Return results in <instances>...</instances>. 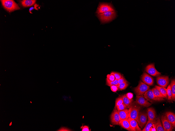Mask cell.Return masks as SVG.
Listing matches in <instances>:
<instances>
[{
    "label": "cell",
    "instance_id": "obj_36",
    "mask_svg": "<svg viewBox=\"0 0 175 131\" xmlns=\"http://www.w3.org/2000/svg\"><path fill=\"white\" fill-rule=\"evenodd\" d=\"M82 131H89V129L87 126H85L83 127Z\"/></svg>",
    "mask_w": 175,
    "mask_h": 131
},
{
    "label": "cell",
    "instance_id": "obj_33",
    "mask_svg": "<svg viewBox=\"0 0 175 131\" xmlns=\"http://www.w3.org/2000/svg\"><path fill=\"white\" fill-rule=\"evenodd\" d=\"M111 91L114 92H116L118 89V86L112 85L110 86Z\"/></svg>",
    "mask_w": 175,
    "mask_h": 131
},
{
    "label": "cell",
    "instance_id": "obj_21",
    "mask_svg": "<svg viewBox=\"0 0 175 131\" xmlns=\"http://www.w3.org/2000/svg\"><path fill=\"white\" fill-rule=\"evenodd\" d=\"M171 89L172 93V99L175 101V79L172 80L170 83Z\"/></svg>",
    "mask_w": 175,
    "mask_h": 131
},
{
    "label": "cell",
    "instance_id": "obj_30",
    "mask_svg": "<svg viewBox=\"0 0 175 131\" xmlns=\"http://www.w3.org/2000/svg\"><path fill=\"white\" fill-rule=\"evenodd\" d=\"M106 84L110 87L112 85L118 86V80L115 79L114 81L112 82L106 81Z\"/></svg>",
    "mask_w": 175,
    "mask_h": 131
},
{
    "label": "cell",
    "instance_id": "obj_25",
    "mask_svg": "<svg viewBox=\"0 0 175 131\" xmlns=\"http://www.w3.org/2000/svg\"><path fill=\"white\" fill-rule=\"evenodd\" d=\"M151 90L155 96L163 98H165V97L160 93L159 90L157 88L154 87L152 88Z\"/></svg>",
    "mask_w": 175,
    "mask_h": 131
},
{
    "label": "cell",
    "instance_id": "obj_7",
    "mask_svg": "<svg viewBox=\"0 0 175 131\" xmlns=\"http://www.w3.org/2000/svg\"><path fill=\"white\" fill-rule=\"evenodd\" d=\"M157 84L164 88L167 87L169 82V79L167 76H158L156 78Z\"/></svg>",
    "mask_w": 175,
    "mask_h": 131
},
{
    "label": "cell",
    "instance_id": "obj_4",
    "mask_svg": "<svg viewBox=\"0 0 175 131\" xmlns=\"http://www.w3.org/2000/svg\"><path fill=\"white\" fill-rule=\"evenodd\" d=\"M150 88L149 86L140 81L138 85L134 88V91L137 95L144 94Z\"/></svg>",
    "mask_w": 175,
    "mask_h": 131
},
{
    "label": "cell",
    "instance_id": "obj_8",
    "mask_svg": "<svg viewBox=\"0 0 175 131\" xmlns=\"http://www.w3.org/2000/svg\"><path fill=\"white\" fill-rule=\"evenodd\" d=\"M147 116V113L145 112H139L137 122L141 128H143L146 123Z\"/></svg>",
    "mask_w": 175,
    "mask_h": 131
},
{
    "label": "cell",
    "instance_id": "obj_12",
    "mask_svg": "<svg viewBox=\"0 0 175 131\" xmlns=\"http://www.w3.org/2000/svg\"><path fill=\"white\" fill-rule=\"evenodd\" d=\"M136 101L139 104L146 107H148L152 105V104L149 103L147 100L145 99L143 95H136Z\"/></svg>",
    "mask_w": 175,
    "mask_h": 131
},
{
    "label": "cell",
    "instance_id": "obj_11",
    "mask_svg": "<svg viewBox=\"0 0 175 131\" xmlns=\"http://www.w3.org/2000/svg\"><path fill=\"white\" fill-rule=\"evenodd\" d=\"M110 119L111 123L112 124H119L121 119L116 109L114 108L111 115Z\"/></svg>",
    "mask_w": 175,
    "mask_h": 131
},
{
    "label": "cell",
    "instance_id": "obj_31",
    "mask_svg": "<svg viewBox=\"0 0 175 131\" xmlns=\"http://www.w3.org/2000/svg\"><path fill=\"white\" fill-rule=\"evenodd\" d=\"M111 73L113 74L115 76L116 79L118 80L120 79L122 76L121 74L119 72H112Z\"/></svg>",
    "mask_w": 175,
    "mask_h": 131
},
{
    "label": "cell",
    "instance_id": "obj_26",
    "mask_svg": "<svg viewBox=\"0 0 175 131\" xmlns=\"http://www.w3.org/2000/svg\"><path fill=\"white\" fill-rule=\"evenodd\" d=\"M129 83L127 81L118 85V90H121L125 89L128 86Z\"/></svg>",
    "mask_w": 175,
    "mask_h": 131
},
{
    "label": "cell",
    "instance_id": "obj_19",
    "mask_svg": "<svg viewBox=\"0 0 175 131\" xmlns=\"http://www.w3.org/2000/svg\"><path fill=\"white\" fill-rule=\"evenodd\" d=\"M36 0H24L20 1L22 6L25 7H30L35 4Z\"/></svg>",
    "mask_w": 175,
    "mask_h": 131
},
{
    "label": "cell",
    "instance_id": "obj_37",
    "mask_svg": "<svg viewBox=\"0 0 175 131\" xmlns=\"http://www.w3.org/2000/svg\"><path fill=\"white\" fill-rule=\"evenodd\" d=\"M34 8L33 7H32L31 8L29 9V12H30Z\"/></svg>",
    "mask_w": 175,
    "mask_h": 131
},
{
    "label": "cell",
    "instance_id": "obj_23",
    "mask_svg": "<svg viewBox=\"0 0 175 131\" xmlns=\"http://www.w3.org/2000/svg\"><path fill=\"white\" fill-rule=\"evenodd\" d=\"M155 87L159 90L160 93L165 97V98H167L166 88L156 85L155 86Z\"/></svg>",
    "mask_w": 175,
    "mask_h": 131
},
{
    "label": "cell",
    "instance_id": "obj_13",
    "mask_svg": "<svg viewBox=\"0 0 175 131\" xmlns=\"http://www.w3.org/2000/svg\"><path fill=\"white\" fill-rule=\"evenodd\" d=\"M141 79L144 83L149 86H152L154 83L153 78L145 72L143 73L141 77Z\"/></svg>",
    "mask_w": 175,
    "mask_h": 131
},
{
    "label": "cell",
    "instance_id": "obj_16",
    "mask_svg": "<svg viewBox=\"0 0 175 131\" xmlns=\"http://www.w3.org/2000/svg\"><path fill=\"white\" fill-rule=\"evenodd\" d=\"M147 114L148 116L147 122L151 121L156 118V111L153 107H150L147 109Z\"/></svg>",
    "mask_w": 175,
    "mask_h": 131
},
{
    "label": "cell",
    "instance_id": "obj_9",
    "mask_svg": "<svg viewBox=\"0 0 175 131\" xmlns=\"http://www.w3.org/2000/svg\"><path fill=\"white\" fill-rule=\"evenodd\" d=\"M145 71L154 76H158L161 74V73L158 71L156 69L154 63L151 64L147 66L145 69Z\"/></svg>",
    "mask_w": 175,
    "mask_h": 131
},
{
    "label": "cell",
    "instance_id": "obj_14",
    "mask_svg": "<svg viewBox=\"0 0 175 131\" xmlns=\"http://www.w3.org/2000/svg\"><path fill=\"white\" fill-rule=\"evenodd\" d=\"M165 115L173 128H174L175 127V114L173 112L168 111L166 112Z\"/></svg>",
    "mask_w": 175,
    "mask_h": 131
},
{
    "label": "cell",
    "instance_id": "obj_32",
    "mask_svg": "<svg viewBox=\"0 0 175 131\" xmlns=\"http://www.w3.org/2000/svg\"><path fill=\"white\" fill-rule=\"evenodd\" d=\"M127 108L126 106L123 103L121 105L118 106L116 108V109L118 111H121Z\"/></svg>",
    "mask_w": 175,
    "mask_h": 131
},
{
    "label": "cell",
    "instance_id": "obj_18",
    "mask_svg": "<svg viewBox=\"0 0 175 131\" xmlns=\"http://www.w3.org/2000/svg\"><path fill=\"white\" fill-rule=\"evenodd\" d=\"M120 119H128L129 118L128 110L125 109L121 111H118Z\"/></svg>",
    "mask_w": 175,
    "mask_h": 131
},
{
    "label": "cell",
    "instance_id": "obj_34",
    "mask_svg": "<svg viewBox=\"0 0 175 131\" xmlns=\"http://www.w3.org/2000/svg\"><path fill=\"white\" fill-rule=\"evenodd\" d=\"M127 81L124 77L122 75L121 78L118 80V85Z\"/></svg>",
    "mask_w": 175,
    "mask_h": 131
},
{
    "label": "cell",
    "instance_id": "obj_15",
    "mask_svg": "<svg viewBox=\"0 0 175 131\" xmlns=\"http://www.w3.org/2000/svg\"><path fill=\"white\" fill-rule=\"evenodd\" d=\"M132 131H140L141 129L139 127L137 122L134 119L130 118H128Z\"/></svg>",
    "mask_w": 175,
    "mask_h": 131
},
{
    "label": "cell",
    "instance_id": "obj_2",
    "mask_svg": "<svg viewBox=\"0 0 175 131\" xmlns=\"http://www.w3.org/2000/svg\"><path fill=\"white\" fill-rule=\"evenodd\" d=\"M138 104L136 101H134L132 103L128 109L129 118L134 119L137 122L141 108Z\"/></svg>",
    "mask_w": 175,
    "mask_h": 131
},
{
    "label": "cell",
    "instance_id": "obj_6",
    "mask_svg": "<svg viewBox=\"0 0 175 131\" xmlns=\"http://www.w3.org/2000/svg\"><path fill=\"white\" fill-rule=\"evenodd\" d=\"M115 11L112 5L110 3H100L96 13L100 14L108 11Z\"/></svg>",
    "mask_w": 175,
    "mask_h": 131
},
{
    "label": "cell",
    "instance_id": "obj_20",
    "mask_svg": "<svg viewBox=\"0 0 175 131\" xmlns=\"http://www.w3.org/2000/svg\"><path fill=\"white\" fill-rule=\"evenodd\" d=\"M122 97L123 103L126 106L127 108H129L133 103V99H129L127 96L126 94L121 96Z\"/></svg>",
    "mask_w": 175,
    "mask_h": 131
},
{
    "label": "cell",
    "instance_id": "obj_28",
    "mask_svg": "<svg viewBox=\"0 0 175 131\" xmlns=\"http://www.w3.org/2000/svg\"><path fill=\"white\" fill-rule=\"evenodd\" d=\"M123 103L122 97L121 96L117 98L115 101L114 108L116 109L118 106L119 105Z\"/></svg>",
    "mask_w": 175,
    "mask_h": 131
},
{
    "label": "cell",
    "instance_id": "obj_27",
    "mask_svg": "<svg viewBox=\"0 0 175 131\" xmlns=\"http://www.w3.org/2000/svg\"><path fill=\"white\" fill-rule=\"evenodd\" d=\"M166 92L169 100L172 99V93L170 85H169L166 89Z\"/></svg>",
    "mask_w": 175,
    "mask_h": 131
},
{
    "label": "cell",
    "instance_id": "obj_17",
    "mask_svg": "<svg viewBox=\"0 0 175 131\" xmlns=\"http://www.w3.org/2000/svg\"><path fill=\"white\" fill-rule=\"evenodd\" d=\"M119 124L123 128L129 131H132L129 121L128 119H121Z\"/></svg>",
    "mask_w": 175,
    "mask_h": 131
},
{
    "label": "cell",
    "instance_id": "obj_35",
    "mask_svg": "<svg viewBox=\"0 0 175 131\" xmlns=\"http://www.w3.org/2000/svg\"><path fill=\"white\" fill-rule=\"evenodd\" d=\"M127 97L129 99L132 100L133 97V95L132 93L129 92L126 94Z\"/></svg>",
    "mask_w": 175,
    "mask_h": 131
},
{
    "label": "cell",
    "instance_id": "obj_24",
    "mask_svg": "<svg viewBox=\"0 0 175 131\" xmlns=\"http://www.w3.org/2000/svg\"><path fill=\"white\" fill-rule=\"evenodd\" d=\"M156 124V129L157 131H164L162 125L161 120L159 117L157 118Z\"/></svg>",
    "mask_w": 175,
    "mask_h": 131
},
{
    "label": "cell",
    "instance_id": "obj_3",
    "mask_svg": "<svg viewBox=\"0 0 175 131\" xmlns=\"http://www.w3.org/2000/svg\"><path fill=\"white\" fill-rule=\"evenodd\" d=\"M1 1L4 8L8 12H11L20 9L18 5L13 0H3Z\"/></svg>",
    "mask_w": 175,
    "mask_h": 131
},
{
    "label": "cell",
    "instance_id": "obj_5",
    "mask_svg": "<svg viewBox=\"0 0 175 131\" xmlns=\"http://www.w3.org/2000/svg\"><path fill=\"white\" fill-rule=\"evenodd\" d=\"M145 99L153 103L155 101H161L164 100L163 98L155 96L151 89H149L144 94Z\"/></svg>",
    "mask_w": 175,
    "mask_h": 131
},
{
    "label": "cell",
    "instance_id": "obj_10",
    "mask_svg": "<svg viewBox=\"0 0 175 131\" xmlns=\"http://www.w3.org/2000/svg\"><path fill=\"white\" fill-rule=\"evenodd\" d=\"M161 120L164 131H172L174 128L165 115L162 116Z\"/></svg>",
    "mask_w": 175,
    "mask_h": 131
},
{
    "label": "cell",
    "instance_id": "obj_22",
    "mask_svg": "<svg viewBox=\"0 0 175 131\" xmlns=\"http://www.w3.org/2000/svg\"><path fill=\"white\" fill-rule=\"evenodd\" d=\"M157 118H155L151 121L147 122L145 127L141 131H149L150 128L152 127L154 123L156 121Z\"/></svg>",
    "mask_w": 175,
    "mask_h": 131
},
{
    "label": "cell",
    "instance_id": "obj_29",
    "mask_svg": "<svg viewBox=\"0 0 175 131\" xmlns=\"http://www.w3.org/2000/svg\"><path fill=\"white\" fill-rule=\"evenodd\" d=\"M116 79L114 75L112 73L110 74H108L107 76L106 81L112 82L114 81Z\"/></svg>",
    "mask_w": 175,
    "mask_h": 131
},
{
    "label": "cell",
    "instance_id": "obj_1",
    "mask_svg": "<svg viewBox=\"0 0 175 131\" xmlns=\"http://www.w3.org/2000/svg\"><path fill=\"white\" fill-rule=\"evenodd\" d=\"M96 16L102 23L110 21L116 17V13L115 11H108L103 13L97 14Z\"/></svg>",
    "mask_w": 175,
    "mask_h": 131
}]
</instances>
